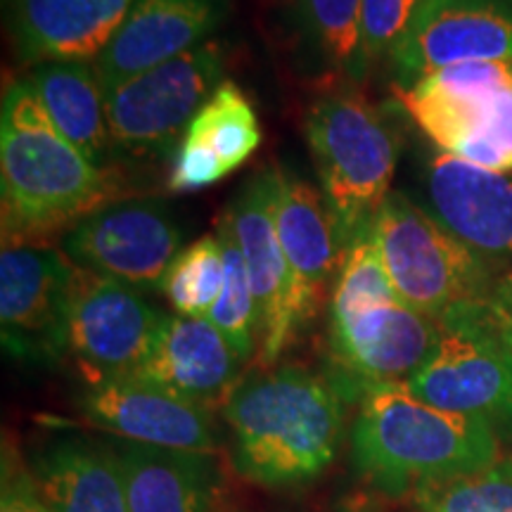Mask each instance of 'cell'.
I'll list each match as a JSON object with an SVG mask.
<instances>
[{
	"label": "cell",
	"mask_w": 512,
	"mask_h": 512,
	"mask_svg": "<svg viewBox=\"0 0 512 512\" xmlns=\"http://www.w3.org/2000/svg\"><path fill=\"white\" fill-rule=\"evenodd\" d=\"M57 131L100 169L117 157L107 119V93L93 62L41 64L27 76Z\"/></svg>",
	"instance_id": "24"
},
{
	"label": "cell",
	"mask_w": 512,
	"mask_h": 512,
	"mask_svg": "<svg viewBox=\"0 0 512 512\" xmlns=\"http://www.w3.org/2000/svg\"><path fill=\"white\" fill-rule=\"evenodd\" d=\"M226 15L228 0H136L117 36L93 62L105 93L204 46Z\"/></svg>",
	"instance_id": "18"
},
{
	"label": "cell",
	"mask_w": 512,
	"mask_h": 512,
	"mask_svg": "<svg viewBox=\"0 0 512 512\" xmlns=\"http://www.w3.org/2000/svg\"><path fill=\"white\" fill-rule=\"evenodd\" d=\"M3 242L41 245L121 200V178L100 169L57 131L27 79L5 88L0 110Z\"/></svg>",
	"instance_id": "2"
},
{
	"label": "cell",
	"mask_w": 512,
	"mask_h": 512,
	"mask_svg": "<svg viewBox=\"0 0 512 512\" xmlns=\"http://www.w3.org/2000/svg\"><path fill=\"white\" fill-rule=\"evenodd\" d=\"M344 401L328 377L302 366L242 377L221 408L233 437V470L266 489L318 479L342 448Z\"/></svg>",
	"instance_id": "1"
},
{
	"label": "cell",
	"mask_w": 512,
	"mask_h": 512,
	"mask_svg": "<svg viewBox=\"0 0 512 512\" xmlns=\"http://www.w3.org/2000/svg\"><path fill=\"white\" fill-rule=\"evenodd\" d=\"M275 192L273 214L290 271V318L292 339L302 332L328 297L330 280L337 278L344 249L339 242L323 192L287 166H273Z\"/></svg>",
	"instance_id": "14"
},
{
	"label": "cell",
	"mask_w": 512,
	"mask_h": 512,
	"mask_svg": "<svg viewBox=\"0 0 512 512\" xmlns=\"http://www.w3.org/2000/svg\"><path fill=\"white\" fill-rule=\"evenodd\" d=\"M0 512H53L38 491L29 460L22 458L17 444L8 437L3 441L0 467Z\"/></svg>",
	"instance_id": "30"
},
{
	"label": "cell",
	"mask_w": 512,
	"mask_h": 512,
	"mask_svg": "<svg viewBox=\"0 0 512 512\" xmlns=\"http://www.w3.org/2000/svg\"><path fill=\"white\" fill-rule=\"evenodd\" d=\"M223 67L221 43L207 41L112 88L107 119L114 152L133 159L176 155L190 121L226 81Z\"/></svg>",
	"instance_id": "8"
},
{
	"label": "cell",
	"mask_w": 512,
	"mask_h": 512,
	"mask_svg": "<svg viewBox=\"0 0 512 512\" xmlns=\"http://www.w3.org/2000/svg\"><path fill=\"white\" fill-rule=\"evenodd\" d=\"M396 91L470 62L512 60V0H422L392 50Z\"/></svg>",
	"instance_id": "13"
},
{
	"label": "cell",
	"mask_w": 512,
	"mask_h": 512,
	"mask_svg": "<svg viewBox=\"0 0 512 512\" xmlns=\"http://www.w3.org/2000/svg\"><path fill=\"white\" fill-rule=\"evenodd\" d=\"M242 361L207 318L166 316L150 354L133 375L195 406L223 408L238 387Z\"/></svg>",
	"instance_id": "20"
},
{
	"label": "cell",
	"mask_w": 512,
	"mask_h": 512,
	"mask_svg": "<svg viewBox=\"0 0 512 512\" xmlns=\"http://www.w3.org/2000/svg\"><path fill=\"white\" fill-rule=\"evenodd\" d=\"M482 304L439 320V347L408 389L441 411L484 420L498 439L512 441V349L484 323Z\"/></svg>",
	"instance_id": "9"
},
{
	"label": "cell",
	"mask_w": 512,
	"mask_h": 512,
	"mask_svg": "<svg viewBox=\"0 0 512 512\" xmlns=\"http://www.w3.org/2000/svg\"><path fill=\"white\" fill-rule=\"evenodd\" d=\"M420 5L422 0H363V60L368 72L392 55Z\"/></svg>",
	"instance_id": "29"
},
{
	"label": "cell",
	"mask_w": 512,
	"mask_h": 512,
	"mask_svg": "<svg viewBox=\"0 0 512 512\" xmlns=\"http://www.w3.org/2000/svg\"><path fill=\"white\" fill-rule=\"evenodd\" d=\"M273 192V166H268L249 178L223 211L245 259L256 309H259V363L264 370L275 368V361L292 342L290 318H287L290 271L275 228Z\"/></svg>",
	"instance_id": "16"
},
{
	"label": "cell",
	"mask_w": 512,
	"mask_h": 512,
	"mask_svg": "<svg viewBox=\"0 0 512 512\" xmlns=\"http://www.w3.org/2000/svg\"><path fill=\"white\" fill-rule=\"evenodd\" d=\"M297 24L313 69L349 81L366 79L363 0H297Z\"/></svg>",
	"instance_id": "25"
},
{
	"label": "cell",
	"mask_w": 512,
	"mask_h": 512,
	"mask_svg": "<svg viewBox=\"0 0 512 512\" xmlns=\"http://www.w3.org/2000/svg\"><path fill=\"white\" fill-rule=\"evenodd\" d=\"M183 249V230L157 200H114L69 228L62 252L76 266L138 292L162 290Z\"/></svg>",
	"instance_id": "11"
},
{
	"label": "cell",
	"mask_w": 512,
	"mask_h": 512,
	"mask_svg": "<svg viewBox=\"0 0 512 512\" xmlns=\"http://www.w3.org/2000/svg\"><path fill=\"white\" fill-rule=\"evenodd\" d=\"M164 318L143 292L74 264L67 344L86 384L136 373Z\"/></svg>",
	"instance_id": "12"
},
{
	"label": "cell",
	"mask_w": 512,
	"mask_h": 512,
	"mask_svg": "<svg viewBox=\"0 0 512 512\" xmlns=\"http://www.w3.org/2000/svg\"><path fill=\"white\" fill-rule=\"evenodd\" d=\"M136 0H5L8 31L24 67L95 62Z\"/></svg>",
	"instance_id": "19"
},
{
	"label": "cell",
	"mask_w": 512,
	"mask_h": 512,
	"mask_svg": "<svg viewBox=\"0 0 512 512\" xmlns=\"http://www.w3.org/2000/svg\"><path fill=\"white\" fill-rule=\"evenodd\" d=\"M425 209L484 259L512 256V176L434 152L422 164Z\"/></svg>",
	"instance_id": "17"
},
{
	"label": "cell",
	"mask_w": 512,
	"mask_h": 512,
	"mask_svg": "<svg viewBox=\"0 0 512 512\" xmlns=\"http://www.w3.org/2000/svg\"><path fill=\"white\" fill-rule=\"evenodd\" d=\"M482 318L498 337L512 349V311L508 306H501L496 302H484L482 304Z\"/></svg>",
	"instance_id": "31"
},
{
	"label": "cell",
	"mask_w": 512,
	"mask_h": 512,
	"mask_svg": "<svg viewBox=\"0 0 512 512\" xmlns=\"http://www.w3.org/2000/svg\"><path fill=\"white\" fill-rule=\"evenodd\" d=\"M396 93L439 152L512 174V60L458 64Z\"/></svg>",
	"instance_id": "6"
},
{
	"label": "cell",
	"mask_w": 512,
	"mask_h": 512,
	"mask_svg": "<svg viewBox=\"0 0 512 512\" xmlns=\"http://www.w3.org/2000/svg\"><path fill=\"white\" fill-rule=\"evenodd\" d=\"M439 339V320L399 299L373 233L351 242L330 292L328 380L337 392L358 401L377 384H408Z\"/></svg>",
	"instance_id": "3"
},
{
	"label": "cell",
	"mask_w": 512,
	"mask_h": 512,
	"mask_svg": "<svg viewBox=\"0 0 512 512\" xmlns=\"http://www.w3.org/2000/svg\"><path fill=\"white\" fill-rule=\"evenodd\" d=\"M72 273L74 261L60 249L3 242L0 335L10 358L24 366L50 368L69 356Z\"/></svg>",
	"instance_id": "10"
},
{
	"label": "cell",
	"mask_w": 512,
	"mask_h": 512,
	"mask_svg": "<svg viewBox=\"0 0 512 512\" xmlns=\"http://www.w3.org/2000/svg\"><path fill=\"white\" fill-rule=\"evenodd\" d=\"M261 145V126L240 86L223 81L190 121L171 162L166 185L174 192H197L240 169Z\"/></svg>",
	"instance_id": "21"
},
{
	"label": "cell",
	"mask_w": 512,
	"mask_h": 512,
	"mask_svg": "<svg viewBox=\"0 0 512 512\" xmlns=\"http://www.w3.org/2000/svg\"><path fill=\"white\" fill-rule=\"evenodd\" d=\"M373 238L403 304L441 320L460 306L486 302L489 266L403 192H389Z\"/></svg>",
	"instance_id": "7"
},
{
	"label": "cell",
	"mask_w": 512,
	"mask_h": 512,
	"mask_svg": "<svg viewBox=\"0 0 512 512\" xmlns=\"http://www.w3.org/2000/svg\"><path fill=\"white\" fill-rule=\"evenodd\" d=\"M216 235H219L223 259H226V283H223L219 302L209 311L207 320L226 337L235 356L242 363H247L254 356L256 344H261L259 309H256L245 259H242L238 240H235L226 214H221L219 223H216Z\"/></svg>",
	"instance_id": "26"
},
{
	"label": "cell",
	"mask_w": 512,
	"mask_h": 512,
	"mask_svg": "<svg viewBox=\"0 0 512 512\" xmlns=\"http://www.w3.org/2000/svg\"><path fill=\"white\" fill-rule=\"evenodd\" d=\"M27 460L53 512H131L110 441L57 437Z\"/></svg>",
	"instance_id": "23"
},
{
	"label": "cell",
	"mask_w": 512,
	"mask_h": 512,
	"mask_svg": "<svg viewBox=\"0 0 512 512\" xmlns=\"http://www.w3.org/2000/svg\"><path fill=\"white\" fill-rule=\"evenodd\" d=\"M351 453L363 479L389 498L496 463L501 439L484 420L441 411L408 384H377L358 399Z\"/></svg>",
	"instance_id": "4"
},
{
	"label": "cell",
	"mask_w": 512,
	"mask_h": 512,
	"mask_svg": "<svg viewBox=\"0 0 512 512\" xmlns=\"http://www.w3.org/2000/svg\"><path fill=\"white\" fill-rule=\"evenodd\" d=\"M413 505L418 512H512V458L420 486Z\"/></svg>",
	"instance_id": "28"
},
{
	"label": "cell",
	"mask_w": 512,
	"mask_h": 512,
	"mask_svg": "<svg viewBox=\"0 0 512 512\" xmlns=\"http://www.w3.org/2000/svg\"><path fill=\"white\" fill-rule=\"evenodd\" d=\"M131 512H216L223 472L216 453L110 441Z\"/></svg>",
	"instance_id": "22"
},
{
	"label": "cell",
	"mask_w": 512,
	"mask_h": 512,
	"mask_svg": "<svg viewBox=\"0 0 512 512\" xmlns=\"http://www.w3.org/2000/svg\"><path fill=\"white\" fill-rule=\"evenodd\" d=\"M304 133L320 192L347 252L351 242L373 230L377 211L392 192L401 143L382 112L354 88L313 100Z\"/></svg>",
	"instance_id": "5"
},
{
	"label": "cell",
	"mask_w": 512,
	"mask_h": 512,
	"mask_svg": "<svg viewBox=\"0 0 512 512\" xmlns=\"http://www.w3.org/2000/svg\"><path fill=\"white\" fill-rule=\"evenodd\" d=\"M226 283V259L219 235H204L181 254L166 273L162 292L176 313L190 318H207L219 302Z\"/></svg>",
	"instance_id": "27"
},
{
	"label": "cell",
	"mask_w": 512,
	"mask_h": 512,
	"mask_svg": "<svg viewBox=\"0 0 512 512\" xmlns=\"http://www.w3.org/2000/svg\"><path fill=\"white\" fill-rule=\"evenodd\" d=\"M76 406L88 425L112 434L114 439L176 451L216 453L211 411L136 377L88 382Z\"/></svg>",
	"instance_id": "15"
}]
</instances>
